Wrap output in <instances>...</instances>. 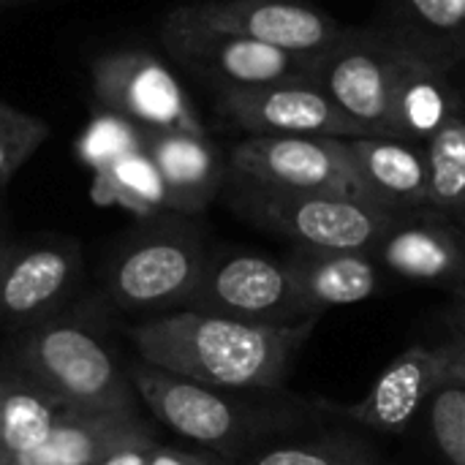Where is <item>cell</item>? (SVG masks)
Returning a JSON list of instances; mask_svg holds the SVG:
<instances>
[{"mask_svg":"<svg viewBox=\"0 0 465 465\" xmlns=\"http://www.w3.org/2000/svg\"><path fill=\"white\" fill-rule=\"evenodd\" d=\"M302 324H251L223 316L177 311L144 319L131 330L142 362L223 392H270L316 330Z\"/></svg>","mask_w":465,"mask_h":465,"instance_id":"cell-1","label":"cell"},{"mask_svg":"<svg viewBox=\"0 0 465 465\" xmlns=\"http://www.w3.org/2000/svg\"><path fill=\"white\" fill-rule=\"evenodd\" d=\"M131 384L136 398L144 401V406L169 430L221 452L242 450L248 441L281 428L300 425L302 420L294 409H256L251 403L234 401L223 390L158 371L147 362H139L131 371Z\"/></svg>","mask_w":465,"mask_h":465,"instance_id":"cell-2","label":"cell"},{"mask_svg":"<svg viewBox=\"0 0 465 465\" xmlns=\"http://www.w3.org/2000/svg\"><path fill=\"white\" fill-rule=\"evenodd\" d=\"M234 202L248 221L305 251L371 253L395 218L357 196L270 191L242 183H237Z\"/></svg>","mask_w":465,"mask_h":465,"instance_id":"cell-3","label":"cell"},{"mask_svg":"<svg viewBox=\"0 0 465 465\" xmlns=\"http://www.w3.org/2000/svg\"><path fill=\"white\" fill-rule=\"evenodd\" d=\"M22 365L38 387L71 409L134 414L131 379L87 327L74 322L38 324L25 341Z\"/></svg>","mask_w":465,"mask_h":465,"instance_id":"cell-4","label":"cell"},{"mask_svg":"<svg viewBox=\"0 0 465 465\" xmlns=\"http://www.w3.org/2000/svg\"><path fill=\"white\" fill-rule=\"evenodd\" d=\"M210 251L188 226H158L131 237L106 270L109 297L147 319L185 311Z\"/></svg>","mask_w":465,"mask_h":465,"instance_id":"cell-5","label":"cell"},{"mask_svg":"<svg viewBox=\"0 0 465 465\" xmlns=\"http://www.w3.org/2000/svg\"><path fill=\"white\" fill-rule=\"evenodd\" d=\"M185 311L251 324H302L316 319L300 300L286 262L253 251H218Z\"/></svg>","mask_w":465,"mask_h":465,"instance_id":"cell-6","label":"cell"},{"mask_svg":"<svg viewBox=\"0 0 465 465\" xmlns=\"http://www.w3.org/2000/svg\"><path fill=\"white\" fill-rule=\"evenodd\" d=\"M169 52L218 90L259 87L286 79H311L316 57H297L262 41L221 30L204 22L191 5L174 8L163 27Z\"/></svg>","mask_w":465,"mask_h":465,"instance_id":"cell-7","label":"cell"},{"mask_svg":"<svg viewBox=\"0 0 465 465\" xmlns=\"http://www.w3.org/2000/svg\"><path fill=\"white\" fill-rule=\"evenodd\" d=\"M395 38L373 27H346L343 38L316 57L313 84L362 131V136H390L392 120Z\"/></svg>","mask_w":465,"mask_h":465,"instance_id":"cell-8","label":"cell"},{"mask_svg":"<svg viewBox=\"0 0 465 465\" xmlns=\"http://www.w3.org/2000/svg\"><path fill=\"white\" fill-rule=\"evenodd\" d=\"M229 169L253 188L365 199L343 139L335 136H248L229 153Z\"/></svg>","mask_w":465,"mask_h":465,"instance_id":"cell-9","label":"cell"},{"mask_svg":"<svg viewBox=\"0 0 465 465\" xmlns=\"http://www.w3.org/2000/svg\"><path fill=\"white\" fill-rule=\"evenodd\" d=\"M465 360L460 341L441 346H411L401 351L373 381L368 395L351 406H327L330 414L343 417L376 433H406L425 411L428 401L455 376Z\"/></svg>","mask_w":465,"mask_h":465,"instance_id":"cell-10","label":"cell"},{"mask_svg":"<svg viewBox=\"0 0 465 465\" xmlns=\"http://www.w3.org/2000/svg\"><path fill=\"white\" fill-rule=\"evenodd\" d=\"M93 84L106 112L128 120L139 131L204 134L180 79L147 52L125 49L101 57L93 68Z\"/></svg>","mask_w":465,"mask_h":465,"instance_id":"cell-11","label":"cell"},{"mask_svg":"<svg viewBox=\"0 0 465 465\" xmlns=\"http://www.w3.org/2000/svg\"><path fill=\"white\" fill-rule=\"evenodd\" d=\"M221 109L248 136H362L313 79L223 87Z\"/></svg>","mask_w":465,"mask_h":465,"instance_id":"cell-12","label":"cell"},{"mask_svg":"<svg viewBox=\"0 0 465 465\" xmlns=\"http://www.w3.org/2000/svg\"><path fill=\"white\" fill-rule=\"evenodd\" d=\"M191 8L221 30L297 57H322L346 33L332 14L308 0H207Z\"/></svg>","mask_w":465,"mask_h":465,"instance_id":"cell-13","label":"cell"},{"mask_svg":"<svg viewBox=\"0 0 465 465\" xmlns=\"http://www.w3.org/2000/svg\"><path fill=\"white\" fill-rule=\"evenodd\" d=\"M371 256L387 275L465 294V226L430 207L398 213Z\"/></svg>","mask_w":465,"mask_h":465,"instance_id":"cell-14","label":"cell"},{"mask_svg":"<svg viewBox=\"0 0 465 465\" xmlns=\"http://www.w3.org/2000/svg\"><path fill=\"white\" fill-rule=\"evenodd\" d=\"M343 150L371 204L395 215L430 207L425 144L395 136H349L343 139Z\"/></svg>","mask_w":465,"mask_h":465,"instance_id":"cell-15","label":"cell"},{"mask_svg":"<svg viewBox=\"0 0 465 465\" xmlns=\"http://www.w3.org/2000/svg\"><path fill=\"white\" fill-rule=\"evenodd\" d=\"M395 38V35H392ZM465 112V95L452 74L395 38L392 120L390 136L428 144L455 114Z\"/></svg>","mask_w":465,"mask_h":465,"instance_id":"cell-16","label":"cell"},{"mask_svg":"<svg viewBox=\"0 0 465 465\" xmlns=\"http://www.w3.org/2000/svg\"><path fill=\"white\" fill-rule=\"evenodd\" d=\"M79 253L65 242L8 248L0 262V322H38L71 292Z\"/></svg>","mask_w":465,"mask_h":465,"instance_id":"cell-17","label":"cell"},{"mask_svg":"<svg viewBox=\"0 0 465 465\" xmlns=\"http://www.w3.org/2000/svg\"><path fill=\"white\" fill-rule=\"evenodd\" d=\"M142 150L153 161L163 191L166 210L199 213L204 210L221 183L223 163L207 134L196 131H139Z\"/></svg>","mask_w":465,"mask_h":465,"instance_id":"cell-18","label":"cell"},{"mask_svg":"<svg viewBox=\"0 0 465 465\" xmlns=\"http://www.w3.org/2000/svg\"><path fill=\"white\" fill-rule=\"evenodd\" d=\"M283 262L300 300L316 319L332 308H346L376 297L387 275L376 259L362 251L294 248Z\"/></svg>","mask_w":465,"mask_h":465,"instance_id":"cell-19","label":"cell"},{"mask_svg":"<svg viewBox=\"0 0 465 465\" xmlns=\"http://www.w3.org/2000/svg\"><path fill=\"white\" fill-rule=\"evenodd\" d=\"M379 27L447 74L465 71V0H384Z\"/></svg>","mask_w":465,"mask_h":465,"instance_id":"cell-20","label":"cell"},{"mask_svg":"<svg viewBox=\"0 0 465 465\" xmlns=\"http://www.w3.org/2000/svg\"><path fill=\"white\" fill-rule=\"evenodd\" d=\"M139 425L134 414L68 409L35 450L0 465H95Z\"/></svg>","mask_w":465,"mask_h":465,"instance_id":"cell-21","label":"cell"},{"mask_svg":"<svg viewBox=\"0 0 465 465\" xmlns=\"http://www.w3.org/2000/svg\"><path fill=\"white\" fill-rule=\"evenodd\" d=\"M44 387H8L0 401V463L35 450L68 411Z\"/></svg>","mask_w":465,"mask_h":465,"instance_id":"cell-22","label":"cell"},{"mask_svg":"<svg viewBox=\"0 0 465 465\" xmlns=\"http://www.w3.org/2000/svg\"><path fill=\"white\" fill-rule=\"evenodd\" d=\"M430 210L465 226V112L450 117L425 144Z\"/></svg>","mask_w":465,"mask_h":465,"instance_id":"cell-23","label":"cell"},{"mask_svg":"<svg viewBox=\"0 0 465 465\" xmlns=\"http://www.w3.org/2000/svg\"><path fill=\"white\" fill-rule=\"evenodd\" d=\"M93 196L106 204L128 207L139 215H150V213L166 207L163 183H161L153 161L142 150V144L136 150L123 153L120 158L109 161L106 166H101L95 172Z\"/></svg>","mask_w":465,"mask_h":465,"instance_id":"cell-24","label":"cell"},{"mask_svg":"<svg viewBox=\"0 0 465 465\" xmlns=\"http://www.w3.org/2000/svg\"><path fill=\"white\" fill-rule=\"evenodd\" d=\"M242 465H387V460L368 439L338 430L270 447Z\"/></svg>","mask_w":465,"mask_h":465,"instance_id":"cell-25","label":"cell"},{"mask_svg":"<svg viewBox=\"0 0 465 465\" xmlns=\"http://www.w3.org/2000/svg\"><path fill=\"white\" fill-rule=\"evenodd\" d=\"M422 422L447 465H465V387L447 384L425 406Z\"/></svg>","mask_w":465,"mask_h":465,"instance_id":"cell-26","label":"cell"},{"mask_svg":"<svg viewBox=\"0 0 465 465\" xmlns=\"http://www.w3.org/2000/svg\"><path fill=\"white\" fill-rule=\"evenodd\" d=\"M46 136L49 125L44 120L0 101V193L30 161V155L46 142Z\"/></svg>","mask_w":465,"mask_h":465,"instance_id":"cell-27","label":"cell"},{"mask_svg":"<svg viewBox=\"0 0 465 465\" xmlns=\"http://www.w3.org/2000/svg\"><path fill=\"white\" fill-rule=\"evenodd\" d=\"M139 144H142L139 128H134L128 120L117 114H106L90 123V128L79 142V153L98 172L101 166H106L109 161L120 158L128 150H136Z\"/></svg>","mask_w":465,"mask_h":465,"instance_id":"cell-28","label":"cell"},{"mask_svg":"<svg viewBox=\"0 0 465 465\" xmlns=\"http://www.w3.org/2000/svg\"><path fill=\"white\" fill-rule=\"evenodd\" d=\"M153 439L144 425L131 430L123 441H117L95 465H150L153 458Z\"/></svg>","mask_w":465,"mask_h":465,"instance_id":"cell-29","label":"cell"},{"mask_svg":"<svg viewBox=\"0 0 465 465\" xmlns=\"http://www.w3.org/2000/svg\"><path fill=\"white\" fill-rule=\"evenodd\" d=\"M150 465H221V463L207 460V458H199V455H188V452H180V450L155 447V450H153V458H150Z\"/></svg>","mask_w":465,"mask_h":465,"instance_id":"cell-30","label":"cell"},{"mask_svg":"<svg viewBox=\"0 0 465 465\" xmlns=\"http://www.w3.org/2000/svg\"><path fill=\"white\" fill-rule=\"evenodd\" d=\"M458 324H460V343L465 346V294L460 300V311H458Z\"/></svg>","mask_w":465,"mask_h":465,"instance_id":"cell-31","label":"cell"},{"mask_svg":"<svg viewBox=\"0 0 465 465\" xmlns=\"http://www.w3.org/2000/svg\"><path fill=\"white\" fill-rule=\"evenodd\" d=\"M455 384H463L465 387V360L463 365H460V371H458V376H455Z\"/></svg>","mask_w":465,"mask_h":465,"instance_id":"cell-32","label":"cell"},{"mask_svg":"<svg viewBox=\"0 0 465 465\" xmlns=\"http://www.w3.org/2000/svg\"><path fill=\"white\" fill-rule=\"evenodd\" d=\"M8 387H11V384H8V381H3V379H0V401H3V395H5V390H8Z\"/></svg>","mask_w":465,"mask_h":465,"instance_id":"cell-33","label":"cell"},{"mask_svg":"<svg viewBox=\"0 0 465 465\" xmlns=\"http://www.w3.org/2000/svg\"><path fill=\"white\" fill-rule=\"evenodd\" d=\"M5 251H8V248H3V245H0V262H3V256H5Z\"/></svg>","mask_w":465,"mask_h":465,"instance_id":"cell-34","label":"cell"}]
</instances>
